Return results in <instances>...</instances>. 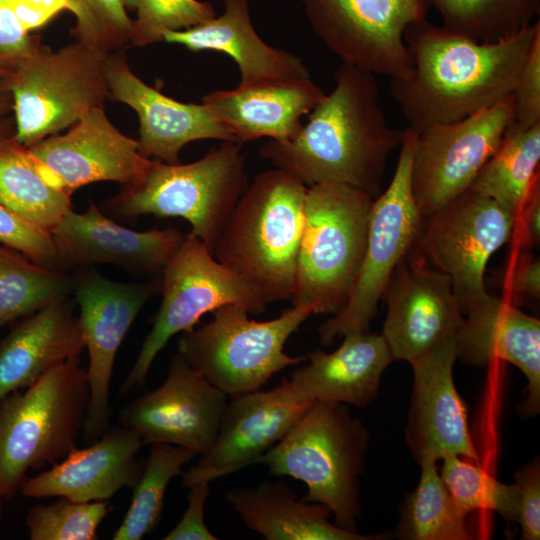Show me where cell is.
Returning <instances> with one entry per match:
<instances>
[{"instance_id":"1","label":"cell","mask_w":540,"mask_h":540,"mask_svg":"<svg viewBox=\"0 0 540 540\" xmlns=\"http://www.w3.org/2000/svg\"><path fill=\"white\" fill-rule=\"evenodd\" d=\"M540 21L501 41L473 40L422 19L404 41L413 68L390 94L414 131L465 119L512 95Z\"/></svg>"},{"instance_id":"2","label":"cell","mask_w":540,"mask_h":540,"mask_svg":"<svg viewBox=\"0 0 540 540\" xmlns=\"http://www.w3.org/2000/svg\"><path fill=\"white\" fill-rule=\"evenodd\" d=\"M334 79L335 87L298 134L286 141L269 139L259 154L307 187L340 182L375 198L388 157L400 148L405 130L389 125L376 75L342 63Z\"/></svg>"},{"instance_id":"3","label":"cell","mask_w":540,"mask_h":540,"mask_svg":"<svg viewBox=\"0 0 540 540\" xmlns=\"http://www.w3.org/2000/svg\"><path fill=\"white\" fill-rule=\"evenodd\" d=\"M307 186L278 168L258 173L238 200L214 258L268 304L291 300Z\"/></svg>"},{"instance_id":"4","label":"cell","mask_w":540,"mask_h":540,"mask_svg":"<svg viewBox=\"0 0 540 540\" xmlns=\"http://www.w3.org/2000/svg\"><path fill=\"white\" fill-rule=\"evenodd\" d=\"M370 435L346 404L315 400L292 429L253 464L304 482L306 502L325 505L339 527L357 532L360 476Z\"/></svg>"},{"instance_id":"5","label":"cell","mask_w":540,"mask_h":540,"mask_svg":"<svg viewBox=\"0 0 540 540\" xmlns=\"http://www.w3.org/2000/svg\"><path fill=\"white\" fill-rule=\"evenodd\" d=\"M242 143L223 141L187 164L151 160L143 177L99 207L121 219L180 217L212 253L249 182Z\"/></svg>"},{"instance_id":"6","label":"cell","mask_w":540,"mask_h":540,"mask_svg":"<svg viewBox=\"0 0 540 540\" xmlns=\"http://www.w3.org/2000/svg\"><path fill=\"white\" fill-rule=\"evenodd\" d=\"M373 200L340 182L307 187L293 305L313 314L344 308L364 258Z\"/></svg>"},{"instance_id":"7","label":"cell","mask_w":540,"mask_h":540,"mask_svg":"<svg viewBox=\"0 0 540 540\" xmlns=\"http://www.w3.org/2000/svg\"><path fill=\"white\" fill-rule=\"evenodd\" d=\"M87 371L79 356L0 401V485L4 498L29 469L55 464L76 448L89 406Z\"/></svg>"},{"instance_id":"8","label":"cell","mask_w":540,"mask_h":540,"mask_svg":"<svg viewBox=\"0 0 540 540\" xmlns=\"http://www.w3.org/2000/svg\"><path fill=\"white\" fill-rule=\"evenodd\" d=\"M108 57L77 41L58 50L42 44L9 70L2 84L13 98L14 139L29 148L104 106Z\"/></svg>"},{"instance_id":"9","label":"cell","mask_w":540,"mask_h":540,"mask_svg":"<svg viewBox=\"0 0 540 540\" xmlns=\"http://www.w3.org/2000/svg\"><path fill=\"white\" fill-rule=\"evenodd\" d=\"M211 313V321L181 333L177 353L228 397L259 390L274 374L303 360L286 354L284 346L313 314L309 306L293 305L268 321L250 319L235 304Z\"/></svg>"},{"instance_id":"10","label":"cell","mask_w":540,"mask_h":540,"mask_svg":"<svg viewBox=\"0 0 540 540\" xmlns=\"http://www.w3.org/2000/svg\"><path fill=\"white\" fill-rule=\"evenodd\" d=\"M161 277L162 301L137 359L121 384L127 395L144 386L151 365L171 337L189 331L217 308L235 304L263 314L268 303L238 274L217 261L193 233L185 235Z\"/></svg>"},{"instance_id":"11","label":"cell","mask_w":540,"mask_h":540,"mask_svg":"<svg viewBox=\"0 0 540 540\" xmlns=\"http://www.w3.org/2000/svg\"><path fill=\"white\" fill-rule=\"evenodd\" d=\"M404 130L393 178L372 203L366 250L350 297L344 308L318 329L323 346H331L337 337L368 331L395 268L421 233L424 219L411 186L417 132L409 126Z\"/></svg>"},{"instance_id":"12","label":"cell","mask_w":540,"mask_h":540,"mask_svg":"<svg viewBox=\"0 0 540 540\" xmlns=\"http://www.w3.org/2000/svg\"><path fill=\"white\" fill-rule=\"evenodd\" d=\"M514 216L471 188L424 219L418 256L446 274L463 313L486 299L484 273L491 256L513 239Z\"/></svg>"},{"instance_id":"13","label":"cell","mask_w":540,"mask_h":540,"mask_svg":"<svg viewBox=\"0 0 540 540\" xmlns=\"http://www.w3.org/2000/svg\"><path fill=\"white\" fill-rule=\"evenodd\" d=\"M310 26L334 55L374 75L406 78V28L425 19V0H299Z\"/></svg>"},{"instance_id":"14","label":"cell","mask_w":540,"mask_h":540,"mask_svg":"<svg viewBox=\"0 0 540 540\" xmlns=\"http://www.w3.org/2000/svg\"><path fill=\"white\" fill-rule=\"evenodd\" d=\"M512 120L510 95L460 121L417 132L411 186L423 219L470 188L501 145Z\"/></svg>"},{"instance_id":"15","label":"cell","mask_w":540,"mask_h":540,"mask_svg":"<svg viewBox=\"0 0 540 540\" xmlns=\"http://www.w3.org/2000/svg\"><path fill=\"white\" fill-rule=\"evenodd\" d=\"M89 365V406L82 432L91 444L109 429V387L117 352L143 306L161 292V277L126 283L96 271L81 269L74 275Z\"/></svg>"},{"instance_id":"16","label":"cell","mask_w":540,"mask_h":540,"mask_svg":"<svg viewBox=\"0 0 540 540\" xmlns=\"http://www.w3.org/2000/svg\"><path fill=\"white\" fill-rule=\"evenodd\" d=\"M227 402L224 392L176 353L162 385L123 407L119 422L144 445L168 443L203 456L215 441Z\"/></svg>"},{"instance_id":"17","label":"cell","mask_w":540,"mask_h":540,"mask_svg":"<svg viewBox=\"0 0 540 540\" xmlns=\"http://www.w3.org/2000/svg\"><path fill=\"white\" fill-rule=\"evenodd\" d=\"M28 150L42 177L69 194L95 182L135 183L151 162L140 154L137 140L111 123L104 106L85 114L65 134L50 136Z\"/></svg>"},{"instance_id":"18","label":"cell","mask_w":540,"mask_h":540,"mask_svg":"<svg viewBox=\"0 0 540 540\" xmlns=\"http://www.w3.org/2000/svg\"><path fill=\"white\" fill-rule=\"evenodd\" d=\"M315 400L300 395L288 379L271 390L232 396L223 411L210 451L182 474L189 488L218 479L254 461L278 443Z\"/></svg>"},{"instance_id":"19","label":"cell","mask_w":540,"mask_h":540,"mask_svg":"<svg viewBox=\"0 0 540 540\" xmlns=\"http://www.w3.org/2000/svg\"><path fill=\"white\" fill-rule=\"evenodd\" d=\"M450 336L410 362L413 387L405 439L414 460L438 462L457 455L479 462L468 426L466 406L453 379L457 360Z\"/></svg>"},{"instance_id":"20","label":"cell","mask_w":540,"mask_h":540,"mask_svg":"<svg viewBox=\"0 0 540 540\" xmlns=\"http://www.w3.org/2000/svg\"><path fill=\"white\" fill-rule=\"evenodd\" d=\"M409 254L395 268L382 296L387 304L382 336L393 360L410 363L456 335L464 315L450 278Z\"/></svg>"},{"instance_id":"21","label":"cell","mask_w":540,"mask_h":540,"mask_svg":"<svg viewBox=\"0 0 540 540\" xmlns=\"http://www.w3.org/2000/svg\"><path fill=\"white\" fill-rule=\"evenodd\" d=\"M51 236L64 271L112 264L149 275L162 274L185 237L175 228H126L108 218L91 201L83 213L68 210Z\"/></svg>"},{"instance_id":"22","label":"cell","mask_w":540,"mask_h":540,"mask_svg":"<svg viewBox=\"0 0 540 540\" xmlns=\"http://www.w3.org/2000/svg\"><path fill=\"white\" fill-rule=\"evenodd\" d=\"M107 79L111 98L138 115L139 152L146 158L175 164L180 162L181 149L190 142L236 141L205 104L177 101L142 81L130 69L122 50L109 54Z\"/></svg>"},{"instance_id":"23","label":"cell","mask_w":540,"mask_h":540,"mask_svg":"<svg viewBox=\"0 0 540 540\" xmlns=\"http://www.w3.org/2000/svg\"><path fill=\"white\" fill-rule=\"evenodd\" d=\"M139 435L121 424L108 429L90 446L73 449L59 463L24 480L21 493L29 498L65 497L76 502L109 500L124 487L134 488L144 462Z\"/></svg>"},{"instance_id":"24","label":"cell","mask_w":540,"mask_h":540,"mask_svg":"<svg viewBox=\"0 0 540 540\" xmlns=\"http://www.w3.org/2000/svg\"><path fill=\"white\" fill-rule=\"evenodd\" d=\"M456 333L457 359L473 367L501 360L513 364L527 380L521 411L528 416L540 409V320L511 301L489 295L464 314Z\"/></svg>"},{"instance_id":"25","label":"cell","mask_w":540,"mask_h":540,"mask_svg":"<svg viewBox=\"0 0 540 540\" xmlns=\"http://www.w3.org/2000/svg\"><path fill=\"white\" fill-rule=\"evenodd\" d=\"M325 95L308 77L217 90L205 94L202 103L237 142L286 141L298 134L302 117Z\"/></svg>"},{"instance_id":"26","label":"cell","mask_w":540,"mask_h":540,"mask_svg":"<svg viewBox=\"0 0 540 540\" xmlns=\"http://www.w3.org/2000/svg\"><path fill=\"white\" fill-rule=\"evenodd\" d=\"M84 348L82 325L69 297L23 317L0 341V401Z\"/></svg>"},{"instance_id":"27","label":"cell","mask_w":540,"mask_h":540,"mask_svg":"<svg viewBox=\"0 0 540 540\" xmlns=\"http://www.w3.org/2000/svg\"><path fill=\"white\" fill-rule=\"evenodd\" d=\"M220 16L181 31H168L163 41L193 52L211 50L230 56L240 71V86L308 78L303 60L268 45L252 26L248 0H223Z\"/></svg>"},{"instance_id":"28","label":"cell","mask_w":540,"mask_h":540,"mask_svg":"<svg viewBox=\"0 0 540 540\" xmlns=\"http://www.w3.org/2000/svg\"><path fill=\"white\" fill-rule=\"evenodd\" d=\"M331 353L316 349L309 363L289 379L294 389L311 400L367 407L377 397L382 375L393 358L382 336L350 333Z\"/></svg>"},{"instance_id":"29","label":"cell","mask_w":540,"mask_h":540,"mask_svg":"<svg viewBox=\"0 0 540 540\" xmlns=\"http://www.w3.org/2000/svg\"><path fill=\"white\" fill-rule=\"evenodd\" d=\"M226 499L244 524L267 540H383L386 535L359 534L329 521L323 504L299 499L283 481L237 488Z\"/></svg>"},{"instance_id":"30","label":"cell","mask_w":540,"mask_h":540,"mask_svg":"<svg viewBox=\"0 0 540 540\" xmlns=\"http://www.w3.org/2000/svg\"><path fill=\"white\" fill-rule=\"evenodd\" d=\"M0 204L49 233L72 208L71 194L51 186L14 137L0 141Z\"/></svg>"},{"instance_id":"31","label":"cell","mask_w":540,"mask_h":540,"mask_svg":"<svg viewBox=\"0 0 540 540\" xmlns=\"http://www.w3.org/2000/svg\"><path fill=\"white\" fill-rule=\"evenodd\" d=\"M539 162L540 123L523 131L510 124L501 145L470 188L498 202L516 219L539 178Z\"/></svg>"},{"instance_id":"32","label":"cell","mask_w":540,"mask_h":540,"mask_svg":"<svg viewBox=\"0 0 540 540\" xmlns=\"http://www.w3.org/2000/svg\"><path fill=\"white\" fill-rule=\"evenodd\" d=\"M420 466L417 487L400 505L395 537L400 540L472 539L466 516L448 493L437 462L426 461Z\"/></svg>"},{"instance_id":"33","label":"cell","mask_w":540,"mask_h":540,"mask_svg":"<svg viewBox=\"0 0 540 540\" xmlns=\"http://www.w3.org/2000/svg\"><path fill=\"white\" fill-rule=\"evenodd\" d=\"M74 276L35 264L0 244V329L44 306L69 297Z\"/></svg>"},{"instance_id":"34","label":"cell","mask_w":540,"mask_h":540,"mask_svg":"<svg viewBox=\"0 0 540 540\" xmlns=\"http://www.w3.org/2000/svg\"><path fill=\"white\" fill-rule=\"evenodd\" d=\"M197 456L191 449L168 443L151 444L133 498L114 540H141L160 523L169 482Z\"/></svg>"},{"instance_id":"35","label":"cell","mask_w":540,"mask_h":540,"mask_svg":"<svg viewBox=\"0 0 540 540\" xmlns=\"http://www.w3.org/2000/svg\"><path fill=\"white\" fill-rule=\"evenodd\" d=\"M443 26L478 42L507 39L531 25L540 0H425Z\"/></svg>"},{"instance_id":"36","label":"cell","mask_w":540,"mask_h":540,"mask_svg":"<svg viewBox=\"0 0 540 540\" xmlns=\"http://www.w3.org/2000/svg\"><path fill=\"white\" fill-rule=\"evenodd\" d=\"M440 477L462 514L486 509L508 521L516 522L519 488L504 484L490 475L479 462L449 455L440 460Z\"/></svg>"},{"instance_id":"37","label":"cell","mask_w":540,"mask_h":540,"mask_svg":"<svg viewBox=\"0 0 540 540\" xmlns=\"http://www.w3.org/2000/svg\"><path fill=\"white\" fill-rule=\"evenodd\" d=\"M109 512L108 502H76L65 497L48 505H35L26 516L31 540H95Z\"/></svg>"},{"instance_id":"38","label":"cell","mask_w":540,"mask_h":540,"mask_svg":"<svg viewBox=\"0 0 540 540\" xmlns=\"http://www.w3.org/2000/svg\"><path fill=\"white\" fill-rule=\"evenodd\" d=\"M125 5L136 10L129 42L136 47L163 41L168 31L186 30L217 16L211 3L198 0H125Z\"/></svg>"},{"instance_id":"39","label":"cell","mask_w":540,"mask_h":540,"mask_svg":"<svg viewBox=\"0 0 540 540\" xmlns=\"http://www.w3.org/2000/svg\"><path fill=\"white\" fill-rule=\"evenodd\" d=\"M76 17L71 33L77 42L103 54H110L129 44L132 19L125 0H66Z\"/></svg>"},{"instance_id":"40","label":"cell","mask_w":540,"mask_h":540,"mask_svg":"<svg viewBox=\"0 0 540 540\" xmlns=\"http://www.w3.org/2000/svg\"><path fill=\"white\" fill-rule=\"evenodd\" d=\"M0 244L40 266L63 270L51 233L0 204Z\"/></svg>"},{"instance_id":"41","label":"cell","mask_w":540,"mask_h":540,"mask_svg":"<svg viewBox=\"0 0 540 540\" xmlns=\"http://www.w3.org/2000/svg\"><path fill=\"white\" fill-rule=\"evenodd\" d=\"M512 97V127L523 131L540 123V30L532 42Z\"/></svg>"},{"instance_id":"42","label":"cell","mask_w":540,"mask_h":540,"mask_svg":"<svg viewBox=\"0 0 540 540\" xmlns=\"http://www.w3.org/2000/svg\"><path fill=\"white\" fill-rule=\"evenodd\" d=\"M519 488V502L516 522L521 528L523 540L540 538V462L539 457L515 472Z\"/></svg>"},{"instance_id":"43","label":"cell","mask_w":540,"mask_h":540,"mask_svg":"<svg viewBox=\"0 0 540 540\" xmlns=\"http://www.w3.org/2000/svg\"><path fill=\"white\" fill-rule=\"evenodd\" d=\"M42 45L17 20L11 0H0V68L9 71Z\"/></svg>"},{"instance_id":"44","label":"cell","mask_w":540,"mask_h":540,"mask_svg":"<svg viewBox=\"0 0 540 540\" xmlns=\"http://www.w3.org/2000/svg\"><path fill=\"white\" fill-rule=\"evenodd\" d=\"M208 481L193 484L187 496V508L177 525L163 538L165 540H216L204 522V506L210 493Z\"/></svg>"},{"instance_id":"45","label":"cell","mask_w":540,"mask_h":540,"mask_svg":"<svg viewBox=\"0 0 540 540\" xmlns=\"http://www.w3.org/2000/svg\"><path fill=\"white\" fill-rule=\"evenodd\" d=\"M11 4L17 20L28 33L46 25L60 12L69 10L66 0H11Z\"/></svg>"},{"instance_id":"46","label":"cell","mask_w":540,"mask_h":540,"mask_svg":"<svg viewBox=\"0 0 540 540\" xmlns=\"http://www.w3.org/2000/svg\"><path fill=\"white\" fill-rule=\"evenodd\" d=\"M513 238L522 247L537 245L540 240V179L533 184L515 219Z\"/></svg>"},{"instance_id":"47","label":"cell","mask_w":540,"mask_h":540,"mask_svg":"<svg viewBox=\"0 0 540 540\" xmlns=\"http://www.w3.org/2000/svg\"><path fill=\"white\" fill-rule=\"evenodd\" d=\"M506 288L516 295L533 298L540 296V262L538 258L523 255L510 267Z\"/></svg>"},{"instance_id":"48","label":"cell","mask_w":540,"mask_h":540,"mask_svg":"<svg viewBox=\"0 0 540 540\" xmlns=\"http://www.w3.org/2000/svg\"><path fill=\"white\" fill-rule=\"evenodd\" d=\"M15 119L11 93L0 82V141L14 137Z\"/></svg>"},{"instance_id":"49","label":"cell","mask_w":540,"mask_h":540,"mask_svg":"<svg viewBox=\"0 0 540 540\" xmlns=\"http://www.w3.org/2000/svg\"><path fill=\"white\" fill-rule=\"evenodd\" d=\"M7 71L0 68V82H2L3 78L5 77Z\"/></svg>"},{"instance_id":"50","label":"cell","mask_w":540,"mask_h":540,"mask_svg":"<svg viewBox=\"0 0 540 540\" xmlns=\"http://www.w3.org/2000/svg\"><path fill=\"white\" fill-rule=\"evenodd\" d=\"M3 498H4V494H3V491H2V487L0 485V513H1V502H2Z\"/></svg>"}]
</instances>
